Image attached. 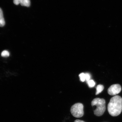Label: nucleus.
I'll list each match as a JSON object with an SVG mask.
<instances>
[{"label": "nucleus", "instance_id": "nucleus-8", "mask_svg": "<svg viewBox=\"0 0 122 122\" xmlns=\"http://www.w3.org/2000/svg\"><path fill=\"white\" fill-rule=\"evenodd\" d=\"M88 86L90 88H92L95 86V82L92 80H90L87 82Z\"/></svg>", "mask_w": 122, "mask_h": 122}, {"label": "nucleus", "instance_id": "nucleus-4", "mask_svg": "<svg viewBox=\"0 0 122 122\" xmlns=\"http://www.w3.org/2000/svg\"><path fill=\"white\" fill-rule=\"evenodd\" d=\"M121 85L118 84H116L110 87L108 89V92L110 95L114 96L118 94L121 92Z\"/></svg>", "mask_w": 122, "mask_h": 122}, {"label": "nucleus", "instance_id": "nucleus-7", "mask_svg": "<svg viewBox=\"0 0 122 122\" xmlns=\"http://www.w3.org/2000/svg\"><path fill=\"white\" fill-rule=\"evenodd\" d=\"M20 4L22 6L29 7L30 5V0H21Z\"/></svg>", "mask_w": 122, "mask_h": 122}, {"label": "nucleus", "instance_id": "nucleus-10", "mask_svg": "<svg viewBox=\"0 0 122 122\" xmlns=\"http://www.w3.org/2000/svg\"><path fill=\"white\" fill-rule=\"evenodd\" d=\"M79 77H80V80L82 82L85 81V74L83 73H81L79 74Z\"/></svg>", "mask_w": 122, "mask_h": 122}, {"label": "nucleus", "instance_id": "nucleus-9", "mask_svg": "<svg viewBox=\"0 0 122 122\" xmlns=\"http://www.w3.org/2000/svg\"><path fill=\"white\" fill-rule=\"evenodd\" d=\"M10 54L9 52L7 50H4L1 53V56L3 57H7L10 56Z\"/></svg>", "mask_w": 122, "mask_h": 122}, {"label": "nucleus", "instance_id": "nucleus-2", "mask_svg": "<svg viewBox=\"0 0 122 122\" xmlns=\"http://www.w3.org/2000/svg\"><path fill=\"white\" fill-rule=\"evenodd\" d=\"M106 102L104 99L97 98L91 102L92 106H96L97 108L94 111V114L97 117L102 115L106 110Z\"/></svg>", "mask_w": 122, "mask_h": 122}, {"label": "nucleus", "instance_id": "nucleus-1", "mask_svg": "<svg viewBox=\"0 0 122 122\" xmlns=\"http://www.w3.org/2000/svg\"><path fill=\"white\" fill-rule=\"evenodd\" d=\"M108 112L112 117H117L122 111V98L119 96H115L110 99L108 105Z\"/></svg>", "mask_w": 122, "mask_h": 122}, {"label": "nucleus", "instance_id": "nucleus-13", "mask_svg": "<svg viewBox=\"0 0 122 122\" xmlns=\"http://www.w3.org/2000/svg\"><path fill=\"white\" fill-rule=\"evenodd\" d=\"M74 122H85L83 120H76L74 121Z\"/></svg>", "mask_w": 122, "mask_h": 122}, {"label": "nucleus", "instance_id": "nucleus-11", "mask_svg": "<svg viewBox=\"0 0 122 122\" xmlns=\"http://www.w3.org/2000/svg\"><path fill=\"white\" fill-rule=\"evenodd\" d=\"M85 80L87 82L88 81L90 80L91 75L89 73H86L85 74Z\"/></svg>", "mask_w": 122, "mask_h": 122}, {"label": "nucleus", "instance_id": "nucleus-5", "mask_svg": "<svg viewBox=\"0 0 122 122\" xmlns=\"http://www.w3.org/2000/svg\"><path fill=\"white\" fill-rule=\"evenodd\" d=\"M5 24L3 12L1 9L0 8V27L4 26L5 25Z\"/></svg>", "mask_w": 122, "mask_h": 122}, {"label": "nucleus", "instance_id": "nucleus-3", "mask_svg": "<svg viewBox=\"0 0 122 122\" xmlns=\"http://www.w3.org/2000/svg\"><path fill=\"white\" fill-rule=\"evenodd\" d=\"M84 106L82 103H77L71 107V112L72 115L77 118H80L84 114Z\"/></svg>", "mask_w": 122, "mask_h": 122}, {"label": "nucleus", "instance_id": "nucleus-12", "mask_svg": "<svg viewBox=\"0 0 122 122\" xmlns=\"http://www.w3.org/2000/svg\"><path fill=\"white\" fill-rule=\"evenodd\" d=\"M21 0H14L13 2L16 5H18L20 4Z\"/></svg>", "mask_w": 122, "mask_h": 122}, {"label": "nucleus", "instance_id": "nucleus-6", "mask_svg": "<svg viewBox=\"0 0 122 122\" xmlns=\"http://www.w3.org/2000/svg\"><path fill=\"white\" fill-rule=\"evenodd\" d=\"M104 89V87L103 85H99L97 87V92H96V95H97L101 93Z\"/></svg>", "mask_w": 122, "mask_h": 122}]
</instances>
